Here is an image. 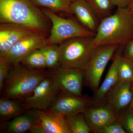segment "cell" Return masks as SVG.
<instances>
[{"label":"cell","instance_id":"cell-1","mask_svg":"<svg viewBox=\"0 0 133 133\" xmlns=\"http://www.w3.org/2000/svg\"><path fill=\"white\" fill-rule=\"evenodd\" d=\"M50 19L31 0H0V23L21 25L45 36Z\"/></svg>","mask_w":133,"mask_h":133},{"label":"cell","instance_id":"cell-15","mask_svg":"<svg viewBox=\"0 0 133 133\" xmlns=\"http://www.w3.org/2000/svg\"><path fill=\"white\" fill-rule=\"evenodd\" d=\"M37 110L43 133H71L65 116L49 109Z\"/></svg>","mask_w":133,"mask_h":133},{"label":"cell","instance_id":"cell-4","mask_svg":"<svg viewBox=\"0 0 133 133\" xmlns=\"http://www.w3.org/2000/svg\"><path fill=\"white\" fill-rule=\"evenodd\" d=\"M94 37H75L59 44V66L85 71L97 48L94 43Z\"/></svg>","mask_w":133,"mask_h":133},{"label":"cell","instance_id":"cell-19","mask_svg":"<svg viewBox=\"0 0 133 133\" xmlns=\"http://www.w3.org/2000/svg\"><path fill=\"white\" fill-rule=\"evenodd\" d=\"M74 0H31L37 7L48 9L56 14L64 12L72 15L70 6Z\"/></svg>","mask_w":133,"mask_h":133},{"label":"cell","instance_id":"cell-30","mask_svg":"<svg viewBox=\"0 0 133 133\" xmlns=\"http://www.w3.org/2000/svg\"><path fill=\"white\" fill-rule=\"evenodd\" d=\"M129 9V11L133 15V0H131L130 4L128 7Z\"/></svg>","mask_w":133,"mask_h":133},{"label":"cell","instance_id":"cell-24","mask_svg":"<svg viewBox=\"0 0 133 133\" xmlns=\"http://www.w3.org/2000/svg\"><path fill=\"white\" fill-rule=\"evenodd\" d=\"M101 21L112 15L114 5L111 0H87Z\"/></svg>","mask_w":133,"mask_h":133},{"label":"cell","instance_id":"cell-22","mask_svg":"<svg viewBox=\"0 0 133 133\" xmlns=\"http://www.w3.org/2000/svg\"><path fill=\"white\" fill-rule=\"evenodd\" d=\"M117 71L119 80L133 82V62L119 54Z\"/></svg>","mask_w":133,"mask_h":133},{"label":"cell","instance_id":"cell-16","mask_svg":"<svg viewBox=\"0 0 133 133\" xmlns=\"http://www.w3.org/2000/svg\"><path fill=\"white\" fill-rule=\"evenodd\" d=\"M40 124L37 110L30 109L5 123L4 132L8 133H23Z\"/></svg>","mask_w":133,"mask_h":133},{"label":"cell","instance_id":"cell-12","mask_svg":"<svg viewBox=\"0 0 133 133\" xmlns=\"http://www.w3.org/2000/svg\"><path fill=\"white\" fill-rule=\"evenodd\" d=\"M133 82L118 80L107 95L105 102L118 114L130 105L133 97Z\"/></svg>","mask_w":133,"mask_h":133},{"label":"cell","instance_id":"cell-23","mask_svg":"<svg viewBox=\"0 0 133 133\" xmlns=\"http://www.w3.org/2000/svg\"><path fill=\"white\" fill-rule=\"evenodd\" d=\"M21 63L30 69H46L44 55L39 49L35 50L32 51L31 53L23 59Z\"/></svg>","mask_w":133,"mask_h":133},{"label":"cell","instance_id":"cell-2","mask_svg":"<svg viewBox=\"0 0 133 133\" xmlns=\"http://www.w3.org/2000/svg\"><path fill=\"white\" fill-rule=\"evenodd\" d=\"M132 38L133 15L128 8H118L114 14L101 21L93 41L97 47L124 45Z\"/></svg>","mask_w":133,"mask_h":133},{"label":"cell","instance_id":"cell-28","mask_svg":"<svg viewBox=\"0 0 133 133\" xmlns=\"http://www.w3.org/2000/svg\"><path fill=\"white\" fill-rule=\"evenodd\" d=\"M124 45L122 54L121 56L133 62V38Z\"/></svg>","mask_w":133,"mask_h":133},{"label":"cell","instance_id":"cell-21","mask_svg":"<svg viewBox=\"0 0 133 133\" xmlns=\"http://www.w3.org/2000/svg\"><path fill=\"white\" fill-rule=\"evenodd\" d=\"M45 58L46 68L50 70L59 66V45L45 44L39 49Z\"/></svg>","mask_w":133,"mask_h":133},{"label":"cell","instance_id":"cell-3","mask_svg":"<svg viewBox=\"0 0 133 133\" xmlns=\"http://www.w3.org/2000/svg\"><path fill=\"white\" fill-rule=\"evenodd\" d=\"M48 76L45 69H30L21 63L12 65L4 82L1 97L24 101Z\"/></svg>","mask_w":133,"mask_h":133},{"label":"cell","instance_id":"cell-8","mask_svg":"<svg viewBox=\"0 0 133 133\" xmlns=\"http://www.w3.org/2000/svg\"><path fill=\"white\" fill-rule=\"evenodd\" d=\"M61 91L58 84L48 75L24 102L28 109L48 110Z\"/></svg>","mask_w":133,"mask_h":133},{"label":"cell","instance_id":"cell-13","mask_svg":"<svg viewBox=\"0 0 133 133\" xmlns=\"http://www.w3.org/2000/svg\"><path fill=\"white\" fill-rule=\"evenodd\" d=\"M35 31L19 24H0V57H4L12 46L26 36Z\"/></svg>","mask_w":133,"mask_h":133},{"label":"cell","instance_id":"cell-11","mask_svg":"<svg viewBox=\"0 0 133 133\" xmlns=\"http://www.w3.org/2000/svg\"><path fill=\"white\" fill-rule=\"evenodd\" d=\"M90 105V98L61 91L49 109L66 116L83 112Z\"/></svg>","mask_w":133,"mask_h":133},{"label":"cell","instance_id":"cell-27","mask_svg":"<svg viewBox=\"0 0 133 133\" xmlns=\"http://www.w3.org/2000/svg\"><path fill=\"white\" fill-rule=\"evenodd\" d=\"M122 124L117 121L98 131L97 133H126Z\"/></svg>","mask_w":133,"mask_h":133},{"label":"cell","instance_id":"cell-25","mask_svg":"<svg viewBox=\"0 0 133 133\" xmlns=\"http://www.w3.org/2000/svg\"><path fill=\"white\" fill-rule=\"evenodd\" d=\"M118 121L124 127L127 133H133V109L129 107L118 114Z\"/></svg>","mask_w":133,"mask_h":133},{"label":"cell","instance_id":"cell-18","mask_svg":"<svg viewBox=\"0 0 133 133\" xmlns=\"http://www.w3.org/2000/svg\"><path fill=\"white\" fill-rule=\"evenodd\" d=\"M28 110L24 101L1 97L0 99V119L5 123Z\"/></svg>","mask_w":133,"mask_h":133},{"label":"cell","instance_id":"cell-20","mask_svg":"<svg viewBox=\"0 0 133 133\" xmlns=\"http://www.w3.org/2000/svg\"><path fill=\"white\" fill-rule=\"evenodd\" d=\"M65 117L71 133H89L91 132L86 121L83 112Z\"/></svg>","mask_w":133,"mask_h":133},{"label":"cell","instance_id":"cell-7","mask_svg":"<svg viewBox=\"0 0 133 133\" xmlns=\"http://www.w3.org/2000/svg\"><path fill=\"white\" fill-rule=\"evenodd\" d=\"M48 75L58 84L63 92L82 96L85 71L83 69L57 66L48 70Z\"/></svg>","mask_w":133,"mask_h":133},{"label":"cell","instance_id":"cell-5","mask_svg":"<svg viewBox=\"0 0 133 133\" xmlns=\"http://www.w3.org/2000/svg\"><path fill=\"white\" fill-rule=\"evenodd\" d=\"M41 10L52 23L49 36L46 39L48 45H59L64 41L75 37L95 36L96 33L75 19L63 18L45 8Z\"/></svg>","mask_w":133,"mask_h":133},{"label":"cell","instance_id":"cell-31","mask_svg":"<svg viewBox=\"0 0 133 133\" xmlns=\"http://www.w3.org/2000/svg\"><path fill=\"white\" fill-rule=\"evenodd\" d=\"M130 107L132 109H133V97L132 99V101L131 103V104L130 105Z\"/></svg>","mask_w":133,"mask_h":133},{"label":"cell","instance_id":"cell-14","mask_svg":"<svg viewBox=\"0 0 133 133\" xmlns=\"http://www.w3.org/2000/svg\"><path fill=\"white\" fill-rule=\"evenodd\" d=\"M70 9L82 25L96 33L101 21L87 0H74Z\"/></svg>","mask_w":133,"mask_h":133},{"label":"cell","instance_id":"cell-26","mask_svg":"<svg viewBox=\"0 0 133 133\" xmlns=\"http://www.w3.org/2000/svg\"><path fill=\"white\" fill-rule=\"evenodd\" d=\"M11 64L4 57H0V91L2 92L4 83L9 73Z\"/></svg>","mask_w":133,"mask_h":133},{"label":"cell","instance_id":"cell-29","mask_svg":"<svg viewBox=\"0 0 133 133\" xmlns=\"http://www.w3.org/2000/svg\"><path fill=\"white\" fill-rule=\"evenodd\" d=\"M114 6L118 8H125L128 7L130 4L131 0H111Z\"/></svg>","mask_w":133,"mask_h":133},{"label":"cell","instance_id":"cell-6","mask_svg":"<svg viewBox=\"0 0 133 133\" xmlns=\"http://www.w3.org/2000/svg\"><path fill=\"white\" fill-rule=\"evenodd\" d=\"M119 45H101L96 48L92 58L85 70L86 85L95 92L99 87L101 77L108 63L118 49Z\"/></svg>","mask_w":133,"mask_h":133},{"label":"cell","instance_id":"cell-9","mask_svg":"<svg viewBox=\"0 0 133 133\" xmlns=\"http://www.w3.org/2000/svg\"><path fill=\"white\" fill-rule=\"evenodd\" d=\"M46 36L35 32L26 36L14 44L5 56L11 65L20 63L35 50L46 44Z\"/></svg>","mask_w":133,"mask_h":133},{"label":"cell","instance_id":"cell-10","mask_svg":"<svg viewBox=\"0 0 133 133\" xmlns=\"http://www.w3.org/2000/svg\"><path fill=\"white\" fill-rule=\"evenodd\" d=\"M87 123L91 132L98 131L118 121V114L106 102L90 105L83 111Z\"/></svg>","mask_w":133,"mask_h":133},{"label":"cell","instance_id":"cell-17","mask_svg":"<svg viewBox=\"0 0 133 133\" xmlns=\"http://www.w3.org/2000/svg\"><path fill=\"white\" fill-rule=\"evenodd\" d=\"M119 54H116L108 72L104 80L90 98L91 105L104 103L107 95L112 87L118 81L117 65Z\"/></svg>","mask_w":133,"mask_h":133}]
</instances>
